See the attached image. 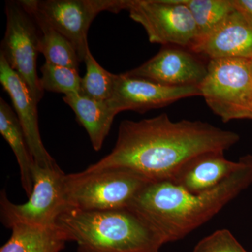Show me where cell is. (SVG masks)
Returning a JSON list of instances; mask_svg holds the SVG:
<instances>
[{"label": "cell", "instance_id": "obj_13", "mask_svg": "<svg viewBox=\"0 0 252 252\" xmlns=\"http://www.w3.org/2000/svg\"><path fill=\"white\" fill-rule=\"evenodd\" d=\"M190 51L209 59H252V21L235 9L211 34L200 39Z\"/></svg>", "mask_w": 252, "mask_h": 252}, {"label": "cell", "instance_id": "obj_7", "mask_svg": "<svg viewBox=\"0 0 252 252\" xmlns=\"http://www.w3.org/2000/svg\"><path fill=\"white\" fill-rule=\"evenodd\" d=\"M127 11L153 44L190 50L198 39L196 24L183 0H130Z\"/></svg>", "mask_w": 252, "mask_h": 252}, {"label": "cell", "instance_id": "obj_18", "mask_svg": "<svg viewBox=\"0 0 252 252\" xmlns=\"http://www.w3.org/2000/svg\"><path fill=\"white\" fill-rule=\"evenodd\" d=\"M0 133L12 149L17 160L21 185L28 198L33 189L32 168L34 160L28 147L21 124L11 107L0 99Z\"/></svg>", "mask_w": 252, "mask_h": 252}, {"label": "cell", "instance_id": "obj_9", "mask_svg": "<svg viewBox=\"0 0 252 252\" xmlns=\"http://www.w3.org/2000/svg\"><path fill=\"white\" fill-rule=\"evenodd\" d=\"M33 5L54 29L63 34L84 61L88 32L94 18L102 11L127 10L130 0H32Z\"/></svg>", "mask_w": 252, "mask_h": 252}, {"label": "cell", "instance_id": "obj_2", "mask_svg": "<svg viewBox=\"0 0 252 252\" xmlns=\"http://www.w3.org/2000/svg\"><path fill=\"white\" fill-rule=\"evenodd\" d=\"M238 170L216 188L195 194L170 181L152 182L135 197L129 210L159 235L164 244L185 238L213 218L252 184V155L240 158Z\"/></svg>", "mask_w": 252, "mask_h": 252}, {"label": "cell", "instance_id": "obj_8", "mask_svg": "<svg viewBox=\"0 0 252 252\" xmlns=\"http://www.w3.org/2000/svg\"><path fill=\"white\" fill-rule=\"evenodd\" d=\"M6 29L0 54L17 73L38 102L44 95L36 72L39 32L34 19L18 1H8L5 7Z\"/></svg>", "mask_w": 252, "mask_h": 252}, {"label": "cell", "instance_id": "obj_5", "mask_svg": "<svg viewBox=\"0 0 252 252\" xmlns=\"http://www.w3.org/2000/svg\"><path fill=\"white\" fill-rule=\"evenodd\" d=\"M199 89L207 106L222 122L252 120V59L210 60Z\"/></svg>", "mask_w": 252, "mask_h": 252}, {"label": "cell", "instance_id": "obj_10", "mask_svg": "<svg viewBox=\"0 0 252 252\" xmlns=\"http://www.w3.org/2000/svg\"><path fill=\"white\" fill-rule=\"evenodd\" d=\"M194 96H201L198 86H163L125 72L116 74L112 95L107 102L117 114L128 110L144 113Z\"/></svg>", "mask_w": 252, "mask_h": 252}, {"label": "cell", "instance_id": "obj_20", "mask_svg": "<svg viewBox=\"0 0 252 252\" xmlns=\"http://www.w3.org/2000/svg\"><path fill=\"white\" fill-rule=\"evenodd\" d=\"M84 62L86 72L81 79L80 94L99 101H108L114 91L116 74L101 67L88 49Z\"/></svg>", "mask_w": 252, "mask_h": 252}, {"label": "cell", "instance_id": "obj_3", "mask_svg": "<svg viewBox=\"0 0 252 252\" xmlns=\"http://www.w3.org/2000/svg\"><path fill=\"white\" fill-rule=\"evenodd\" d=\"M57 224L77 245V252H158L161 238L129 209L106 211L69 210Z\"/></svg>", "mask_w": 252, "mask_h": 252}, {"label": "cell", "instance_id": "obj_4", "mask_svg": "<svg viewBox=\"0 0 252 252\" xmlns=\"http://www.w3.org/2000/svg\"><path fill=\"white\" fill-rule=\"evenodd\" d=\"M150 180L124 169L85 170L64 176L69 210L106 211L127 209Z\"/></svg>", "mask_w": 252, "mask_h": 252}, {"label": "cell", "instance_id": "obj_1", "mask_svg": "<svg viewBox=\"0 0 252 252\" xmlns=\"http://www.w3.org/2000/svg\"><path fill=\"white\" fill-rule=\"evenodd\" d=\"M239 140L240 135L233 131L201 121L173 122L165 113L139 122L124 120L112 152L85 171L124 169L151 182L170 181L192 157L225 152Z\"/></svg>", "mask_w": 252, "mask_h": 252}, {"label": "cell", "instance_id": "obj_19", "mask_svg": "<svg viewBox=\"0 0 252 252\" xmlns=\"http://www.w3.org/2000/svg\"><path fill=\"white\" fill-rule=\"evenodd\" d=\"M183 1L191 12L196 24L198 30L196 41L211 34L236 9L233 0Z\"/></svg>", "mask_w": 252, "mask_h": 252}, {"label": "cell", "instance_id": "obj_22", "mask_svg": "<svg viewBox=\"0 0 252 252\" xmlns=\"http://www.w3.org/2000/svg\"><path fill=\"white\" fill-rule=\"evenodd\" d=\"M193 252H248L228 229L216 230L200 240Z\"/></svg>", "mask_w": 252, "mask_h": 252}, {"label": "cell", "instance_id": "obj_16", "mask_svg": "<svg viewBox=\"0 0 252 252\" xmlns=\"http://www.w3.org/2000/svg\"><path fill=\"white\" fill-rule=\"evenodd\" d=\"M8 241L0 252H61L70 242L67 233L59 225L51 227L14 225Z\"/></svg>", "mask_w": 252, "mask_h": 252}, {"label": "cell", "instance_id": "obj_14", "mask_svg": "<svg viewBox=\"0 0 252 252\" xmlns=\"http://www.w3.org/2000/svg\"><path fill=\"white\" fill-rule=\"evenodd\" d=\"M241 165V160L225 158L223 151L199 154L185 162L170 182L190 193H205L216 188Z\"/></svg>", "mask_w": 252, "mask_h": 252}, {"label": "cell", "instance_id": "obj_12", "mask_svg": "<svg viewBox=\"0 0 252 252\" xmlns=\"http://www.w3.org/2000/svg\"><path fill=\"white\" fill-rule=\"evenodd\" d=\"M0 82L12 101L34 162L41 167L57 165L43 144L38 124L37 102L29 88L0 54Z\"/></svg>", "mask_w": 252, "mask_h": 252}, {"label": "cell", "instance_id": "obj_11", "mask_svg": "<svg viewBox=\"0 0 252 252\" xmlns=\"http://www.w3.org/2000/svg\"><path fill=\"white\" fill-rule=\"evenodd\" d=\"M195 55L185 48L165 46L147 62L126 73L163 86L199 87L206 77L207 64Z\"/></svg>", "mask_w": 252, "mask_h": 252}, {"label": "cell", "instance_id": "obj_21", "mask_svg": "<svg viewBox=\"0 0 252 252\" xmlns=\"http://www.w3.org/2000/svg\"><path fill=\"white\" fill-rule=\"evenodd\" d=\"M40 84L44 91L64 95L80 94L81 78L79 71L46 63L41 67Z\"/></svg>", "mask_w": 252, "mask_h": 252}, {"label": "cell", "instance_id": "obj_17", "mask_svg": "<svg viewBox=\"0 0 252 252\" xmlns=\"http://www.w3.org/2000/svg\"><path fill=\"white\" fill-rule=\"evenodd\" d=\"M19 2L31 15L37 26L39 32V52L44 55L46 63L79 71L81 61L69 40L49 24L34 7L32 0H21Z\"/></svg>", "mask_w": 252, "mask_h": 252}, {"label": "cell", "instance_id": "obj_15", "mask_svg": "<svg viewBox=\"0 0 252 252\" xmlns=\"http://www.w3.org/2000/svg\"><path fill=\"white\" fill-rule=\"evenodd\" d=\"M63 101L75 114L78 122L85 128L94 150L102 149L117 113L107 101L89 98L80 94L64 95Z\"/></svg>", "mask_w": 252, "mask_h": 252}, {"label": "cell", "instance_id": "obj_6", "mask_svg": "<svg viewBox=\"0 0 252 252\" xmlns=\"http://www.w3.org/2000/svg\"><path fill=\"white\" fill-rule=\"evenodd\" d=\"M64 176L58 165L41 167L34 162L32 191L26 203H12L6 190H1L0 216L3 225L10 229L16 224L39 227L57 225L59 217L69 210L64 191Z\"/></svg>", "mask_w": 252, "mask_h": 252}, {"label": "cell", "instance_id": "obj_23", "mask_svg": "<svg viewBox=\"0 0 252 252\" xmlns=\"http://www.w3.org/2000/svg\"><path fill=\"white\" fill-rule=\"evenodd\" d=\"M235 8L252 21V0H233Z\"/></svg>", "mask_w": 252, "mask_h": 252}]
</instances>
